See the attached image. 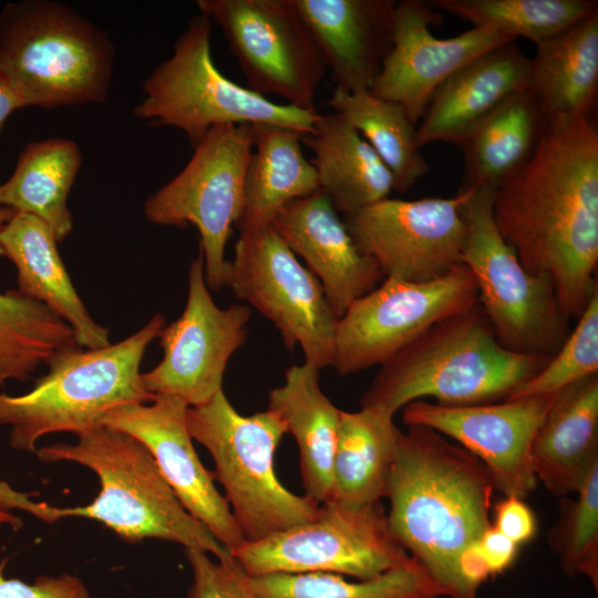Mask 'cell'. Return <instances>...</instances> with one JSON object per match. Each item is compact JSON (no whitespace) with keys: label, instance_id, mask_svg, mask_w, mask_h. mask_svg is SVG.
Segmentation results:
<instances>
[{"label":"cell","instance_id":"cell-15","mask_svg":"<svg viewBox=\"0 0 598 598\" xmlns=\"http://www.w3.org/2000/svg\"><path fill=\"white\" fill-rule=\"evenodd\" d=\"M471 189L452 197L385 198L343 216L359 250L384 278L423 282L462 265L466 237L463 206Z\"/></svg>","mask_w":598,"mask_h":598},{"label":"cell","instance_id":"cell-22","mask_svg":"<svg viewBox=\"0 0 598 598\" xmlns=\"http://www.w3.org/2000/svg\"><path fill=\"white\" fill-rule=\"evenodd\" d=\"M530 58L516 41L496 48L452 74L433 93L416 125L420 147L460 145L513 95L528 89Z\"/></svg>","mask_w":598,"mask_h":598},{"label":"cell","instance_id":"cell-20","mask_svg":"<svg viewBox=\"0 0 598 598\" xmlns=\"http://www.w3.org/2000/svg\"><path fill=\"white\" fill-rule=\"evenodd\" d=\"M270 225L319 280L338 319L384 277L375 261L359 250L321 190L285 205Z\"/></svg>","mask_w":598,"mask_h":598},{"label":"cell","instance_id":"cell-33","mask_svg":"<svg viewBox=\"0 0 598 598\" xmlns=\"http://www.w3.org/2000/svg\"><path fill=\"white\" fill-rule=\"evenodd\" d=\"M328 104L370 144L392 174L396 192L404 193L430 172L404 109L370 91L350 93L334 87Z\"/></svg>","mask_w":598,"mask_h":598},{"label":"cell","instance_id":"cell-44","mask_svg":"<svg viewBox=\"0 0 598 598\" xmlns=\"http://www.w3.org/2000/svg\"><path fill=\"white\" fill-rule=\"evenodd\" d=\"M2 525H3V523H2V522H0V527H1Z\"/></svg>","mask_w":598,"mask_h":598},{"label":"cell","instance_id":"cell-8","mask_svg":"<svg viewBox=\"0 0 598 598\" xmlns=\"http://www.w3.org/2000/svg\"><path fill=\"white\" fill-rule=\"evenodd\" d=\"M210 35L208 18L199 13L189 20L172 55L144 81V97L133 111L137 118L183 131L192 146L221 124L267 123L313 132L317 111L272 102L226 78L214 63Z\"/></svg>","mask_w":598,"mask_h":598},{"label":"cell","instance_id":"cell-18","mask_svg":"<svg viewBox=\"0 0 598 598\" xmlns=\"http://www.w3.org/2000/svg\"><path fill=\"white\" fill-rule=\"evenodd\" d=\"M442 17L429 1L396 2L392 47L370 92L400 104L414 125L435 90L478 56L516 40L492 27L471 28L452 38H436L431 27Z\"/></svg>","mask_w":598,"mask_h":598},{"label":"cell","instance_id":"cell-13","mask_svg":"<svg viewBox=\"0 0 598 598\" xmlns=\"http://www.w3.org/2000/svg\"><path fill=\"white\" fill-rule=\"evenodd\" d=\"M478 303L465 265L423 282L385 278L338 319L332 364L341 375L383 365L435 323Z\"/></svg>","mask_w":598,"mask_h":598},{"label":"cell","instance_id":"cell-12","mask_svg":"<svg viewBox=\"0 0 598 598\" xmlns=\"http://www.w3.org/2000/svg\"><path fill=\"white\" fill-rule=\"evenodd\" d=\"M226 287L274 323L289 351L299 346L320 370L332 364L338 318L319 280L271 225L239 230Z\"/></svg>","mask_w":598,"mask_h":598},{"label":"cell","instance_id":"cell-32","mask_svg":"<svg viewBox=\"0 0 598 598\" xmlns=\"http://www.w3.org/2000/svg\"><path fill=\"white\" fill-rule=\"evenodd\" d=\"M13 213L0 206V229ZM78 347L71 327L47 306L18 290L0 292V389L28 381L40 365Z\"/></svg>","mask_w":598,"mask_h":598},{"label":"cell","instance_id":"cell-6","mask_svg":"<svg viewBox=\"0 0 598 598\" xmlns=\"http://www.w3.org/2000/svg\"><path fill=\"white\" fill-rule=\"evenodd\" d=\"M165 326V318L156 313L122 341L62 351L30 391L20 395L0 392V425L10 427V446L35 453L37 442L48 434L78 435L102 425L103 417L116 408L152 402L154 395L143 384L141 363Z\"/></svg>","mask_w":598,"mask_h":598},{"label":"cell","instance_id":"cell-29","mask_svg":"<svg viewBox=\"0 0 598 598\" xmlns=\"http://www.w3.org/2000/svg\"><path fill=\"white\" fill-rule=\"evenodd\" d=\"M548 127L528 89L513 95L458 145L464 155L460 188L496 192L530 159Z\"/></svg>","mask_w":598,"mask_h":598},{"label":"cell","instance_id":"cell-26","mask_svg":"<svg viewBox=\"0 0 598 598\" xmlns=\"http://www.w3.org/2000/svg\"><path fill=\"white\" fill-rule=\"evenodd\" d=\"M315 364L305 361L285 372L283 384L269 392L268 408L285 422L298 445L305 495L323 504L332 496V464L340 414L322 392Z\"/></svg>","mask_w":598,"mask_h":598},{"label":"cell","instance_id":"cell-31","mask_svg":"<svg viewBox=\"0 0 598 598\" xmlns=\"http://www.w3.org/2000/svg\"><path fill=\"white\" fill-rule=\"evenodd\" d=\"M81 165L80 147L70 138L29 143L11 176L0 184V206L40 218L63 241L73 228L68 197Z\"/></svg>","mask_w":598,"mask_h":598},{"label":"cell","instance_id":"cell-24","mask_svg":"<svg viewBox=\"0 0 598 598\" xmlns=\"http://www.w3.org/2000/svg\"><path fill=\"white\" fill-rule=\"evenodd\" d=\"M537 481L554 496L577 492L598 465V373L556 393L532 443Z\"/></svg>","mask_w":598,"mask_h":598},{"label":"cell","instance_id":"cell-17","mask_svg":"<svg viewBox=\"0 0 598 598\" xmlns=\"http://www.w3.org/2000/svg\"><path fill=\"white\" fill-rule=\"evenodd\" d=\"M555 395L461 406L416 400L403 408L402 419L454 440L487 467L495 489L524 498L538 482L530 448Z\"/></svg>","mask_w":598,"mask_h":598},{"label":"cell","instance_id":"cell-14","mask_svg":"<svg viewBox=\"0 0 598 598\" xmlns=\"http://www.w3.org/2000/svg\"><path fill=\"white\" fill-rule=\"evenodd\" d=\"M196 4L220 27L249 90L317 111L315 100L327 66L291 0H197Z\"/></svg>","mask_w":598,"mask_h":598},{"label":"cell","instance_id":"cell-42","mask_svg":"<svg viewBox=\"0 0 598 598\" xmlns=\"http://www.w3.org/2000/svg\"><path fill=\"white\" fill-rule=\"evenodd\" d=\"M22 493L7 482H0V522L19 529L22 520L12 511L18 509Z\"/></svg>","mask_w":598,"mask_h":598},{"label":"cell","instance_id":"cell-38","mask_svg":"<svg viewBox=\"0 0 598 598\" xmlns=\"http://www.w3.org/2000/svg\"><path fill=\"white\" fill-rule=\"evenodd\" d=\"M185 554L193 575L188 598H261L233 556L214 560L200 549Z\"/></svg>","mask_w":598,"mask_h":598},{"label":"cell","instance_id":"cell-25","mask_svg":"<svg viewBox=\"0 0 598 598\" xmlns=\"http://www.w3.org/2000/svg\"><path fill=\"white\" fill-rule=\"evenodd\" d=\"M528 90L549 126L594 115L598 95V13L536 45Z\"/></svg>","mask_w":598,"mask_h":598},{"label":"cell","instance_id":"cell-9","mask_svg":"<svg viewBox=\"0 0 598 598\" xmlns=\"http://www.w3.org/2000/svg\"><path fill=\"white\" fill-rule=\"evenodd\" d=\"M470 189L463 206L462 264L475 279L478 305L504 348L550 359L570 332L554 286L528 272L499 234L493 217L495 190Z\"/></svg>","mask_w":598,"mask_h":598},{"label":"cell","instance_id":"cell-21","mask_svg":"<svg viewBox=\"0 0 598 598\" xmlns=\"http://www.w3.org/2000/svg\"><path fill=\"white\" fill-rule=\"evenodd\" d=\"M337 89L370 91L393 41L395 0H291Z\"/></svg>","mask_w":598,"mask_h":598},{"label":"cell","instance_id":"cell-34","mask_svg":"<svg viewBox=\"0 0 598 598\" xmlns=\"http://www.w3.org/2000/svg\"><path fill=\"white\" fill-rule=\"evenodd\" d=\"M261 598H440L448 596L414 558L378 577L348 581L330 573L269 574L251 577Z\"/></svg>","mask_w":598,"mask_h":598},{"label":"cell","instance_id":"cell-35","mask_svg":"<svg viewBox=\"0 0 598 598\" xmlns=\"http://www.w3.org/2000/svg\"><path fill=\"white\" fill-rule=\"evenodd\" d=\"M431 7L467 21L492 27L536 45L570 25L598 13L595 0H431Z\"/></svg>","mask_w":598,"mask_h":598},{"label":"cell","instance_id":"cell-28","mask_svg":"<svg viewBox=\"0 0 598 598\" xmlns=\"http://www.w3.org/2000/svg\"><path fill=\"white\" fill-rule=\"evenodd\" d=\"M251 126L254 147L245 175L238 230L270 225L285 205L320 190L316 168L302 152L303 133L267 123Z\"/></svg>","mask_w":598,"mask_h":598},{"label":"cell","instance_id":"cell-5","mask_svg":"<svg viewBox=\"0 0 598 598\" xmlns=\"http://www.w3.org/2000/svg\"><path fill=\"white\" fill-rule=\"evenodd\" d=\"M114 54L106 31L61 2L12 1L0 12V74L23 107L103 103Z\"/></svg>","mask_w":598,"mask_h":598},{"label":"cell","instance_id":"cell-11","mask_svg":"<svg viewBox=\"0 0 598 598\" xmlns=\"http://www.w3.org/2000/svg\"><path fill=\"white\" fill-rule=\"evenodd\" d=\"M230 554L249 577L319 571L367 580L412 560L381 502L353 507L328 501L313 519L244 542Z\"/></svg>","mask_w":598,"mask_h":598},{"label":"cell","instance_id":"cell-39","mask_svg":"<svg viewBox=\"0 0 598 598\" xmlns=\"http://www.w3.org/2000/svg\"><path fill=\"white\" fill-rule=\"evenodd\" d=\"M7 560L0 563V598H91L84 582L74 575H39L32 582L4 576Z\"/></svg>","mask_w":598,"mask_h":598},{"label":"cell","instance_id":"cell-16","mask_svg":"<svg viewBox=\"0 0 598 598\" xmlns=\"http://www.w3.org/2000/svg\"><path fill=\"white\" fill-rule=\"evenodd\" d=\"M251 308L248 305L218 307L205 280L199 250L188 272V293L182 315L159 333L161 362L142 373L153 395H175L188 406L209 401L223 390L227 364L246 342Z\"/></svg>","mask_w":598,"mask_h":598},{"label":"cell","instance_id":"cell-19","mask_svg":"<svg viewBox=\"0 0 598 598\" xmlns=\"http://www.w3.org/2000/svg\"><path fill=\"white\" fill-rule=\"evenodd\" d=\"M188 404L157 394L152 402L116 408L102 425L121 430L144 444L183 507L230 553L245 539L213 472L199 460L187 427Z\"/></svg>","mask_w":598,"mask_h":598},{"label":"cell","instance_id":"cell-36","mask_svg":"<svg viewBox=\"0 0 598 598\" xmlns=\"http://www.w3.org/2000/svg\"><path fill=\"white\" fill-rule=\"evenodd\" d=\"M577 499L561 502L560 516L548 535L551 549L559 556L564 571L589 577L598 588V465L580 488Z\"/></svg>","mask_w":598,"mask_h":598},{"label":"cell","instance_id":"cell-41","mask_svg":"<svg viewBox=\"0 0 598 598\" xmlns=\"http://www.w3.org/2000/svg\"><path fill=\"white\" fill-rule=\"evenodd\" d=\"M517 546L493 526L484 533L478 542V549L489 576L502 574L513 564L517 554Z\"/></svg>","mask_w":598,"mask_h":598},{"label":"cell","instance_id":"cell-10","mask_svg":"<svg viewBox=\"0 0 598 598\" xmlns=\"http://www.w3.org/2000/svg\"><path fill=\"white\" fill-rule=\"evenodd\" d=\"M254 147L251 124L214 126L193 146L185 167L151 195L144 214L156 225L196 227L208 288L226 287V245L239 219Z\"/></svg>","mask_w":598,"mask_h":598},{"label":"cell","instance_id":"cell-37","mask_svg":"<svg viewBox=\"0 0 598 598\" xmlns=\"http://www.w3.org/2000/svg\"><path fill=\"white\" fill-rule=\"evenodd\" d=\"M576 320V327L545 367L508 399L553 395L598 373V292Z\"/></svg>","mask_w":598,"mask_h":598},{"label":"cell","instance_id":"cell-40","mask_svg":"<svg viewBox=\"0 0 598 598\" xmlns=\"http://www.w3.org/2000/svg\"><path fill=\"white\" fill-rule=\"evenodd\" d=\"M494 511L492 526L516 545L533 538L536 532V520L523 498L505 496L496 504Z\"/></svg>","mask_w":598,"mask_h":598},{"label":"cell","instance_id":"cell-7","mask_svg":"<svg viewBox=\"0 0 598 598\" xmlns=\"http://www.w3.org/2000/svg\"><path fill=\"white\" fill-rule=\"evenodd\" d=\"M187 427L193 440L213 457L215 481L245 542H257L271 534L313 519L320 504L287 489L278 480L275 454L287 426L267 409L240 414L225 395L187 409Z\"/></svg>","mask_w":598,"mask_h":598},{"label":"cell","instance_id":"cell-1","mask_svg":"<svg viewBox=\"0 0 598 598\" xmlns=\"http://www.w3.org/2000/svg\"><path fill=\"white\" fill-rule=\"evenodd\" d=\"M493 217L524 268L547 278L567 320L598 292V127L594 115L549 126L495 192Z\"/></svg>","mask_w":598,"mask_h":598},{"label":"cell","instance_id":"cell-23","mask_svg":"<svg viewBox=\"0 0 598 598\" xmlns=\"http://www.w3.org/2000/svg\"><path fill=\"white\" fill-rule=\"evenodd\" d=\"M52 229L40 218L14 212L0 229L3 256L17 268L18 291L43 303L73 330L80 348L109 346L110 331L82 302L58 250Z\"/></svg>","mask_w":598,"mask_h":598},{"label":"cell","instance_id":"cell-3","mask_svg":"<svg viewBox=\"0 0 598 598\" xmlns=\"http://www.w3.org/2000/svg\"><path fill=\"white\" fill-rule=\"evenodd\" d=\"M76 437L74 444L45 445L35 454L41 462H73L90 468L100 481L97 496L75 507H56L30 498L25 513L45 523L65 517L92 518L130 543L155 538L204 550L217 559L231 557L183 507L142 442L106 425Z\"/></svg>","mask_w":598,"mask_h":598},{"label":"cell","instance_id":"cell-2","mask_svg":"<svg viewBox=\"0 0 598 598\" xmlns=\"http://www.w3.org/2000/svg\"><path fill=\"white\" fill-rule=\"evenodd\" d=\"M494 483L487 467L443 434L420 425L401 432L386 496L392 532L451 598H476L461 560L492 526Z\"/></svg>","mask_w":598,"mask_h":598},{"label":"cell","instance_id":"cell-30","mask_svg":"<svg viewBox=\"0 0 598 598\" xmlns=\"http://www.w3.org/2000/svg\"><path fill=\"white\" fill-rule=\"evenodd\" d=\"M393 417L373 408L341 411L330 501L360 507L386 496L402 432Z\"/></svg>","mask_w":598,"mask_h":598},{"label":"cell","instance_id":"cell-43","mask_svg":"<svg viewBox=\"0 0 598 598\" xmlns=\"http://www.w3.org/2000/svg\"><path fill=\"white\" fill-rule=\"evenodd\" d=\"M19 109H23L19 97L0 74V132L9 116Z\"/></svg>","mask_w":598,"mask_h":598},{"label":"cell","instance_id":"cell-27","mask_svg":"<svg viewBox=\"0 0 598 598\" xmlns=\"http://www.w3.org/2000/svg\"><path fill=\"white\" fill-rule=\"evenodd\" d=\"M320 190L343 216L389 197L394 189L389 168L363 136L339 113L322 115L302 135Z\"/></svg>","mask_w":598,"mask_h":598},{"label":"cell","instance_id":"cell-4","mask_svg":"<svg viewBox=\"0 0 598 598\" xmlns=\"http://www.w3.org/2000/svg\"><path fill=\"white\" fill-rule=\"evenodd\" d=\"M548 360L504 348L477 303L435 323L381 365L361 395L360 405L394 416L423 398L450 406L499 402L520 389Z\"/></svg>","mask_w":598,"mask_h":598}]
</instances>
